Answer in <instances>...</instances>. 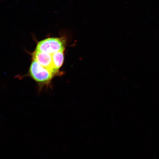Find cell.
I'll use <instances>...</instances> for the list:
<instances>
[{
	"instance_id": "277c9868",
	"label": "cell",
	"mask_w": 159,
	"mask_h": 159,
	"mask_svg": "<svg viewBox=\"0 0 159 159\" xmlns=\"http://www.w3.org/2000/svg\"><path fill=\"white\" fill-rule=\"evenodd\" d=\"M52 57L53 68L57 73L62 66L64 61V51H59L53 53L52 55Z\"/></svg>"
},
{
	"instance_id": "3957f363",
	"label": "cell",
	"mask_w": 159,
	"mask_h": 159,
	"mask_svg": "<svg viewBox=\"0 0 159 159\" xmlns=\"http://www.w3.org/2000/svg\"><path fill=\"white\" fill-rule=\"evenodd\" d=\"M33 60L50 70L54 75L56 74L53 69L52 55L35 50L32 53Z\"/></svg>"
},
{
	"instance_id": "7a4b0ae2",
	"label": "cell",
	"mask_w": 159,
	"mask_h": 159,
	"mask_svg": "<svg viewBox=\"0 0 159 159\" xmlns=\"http://www.w3.org/2000/svg\"><path fill=\"white\" fill-rule=\"evenodd\" d=\"M65 45V41L62 39L49 38L39 42L35 50L52 55L57 52L64 51Z\"/></svg>"
},
{
	"instance_id": "6da1fadb",
	"label": "cell",
	"mask_w": 159,
	"mask_h": 159,
	"mask_svg": "<svg viewBox=\"0 0 159 159\" xmlns=\"http://www.w3.org/2000/svg\"><path fill=\"white\" fill-rule=\"evenodd\" d=\"M28 75L41 87L48 85L55 75L49 69L33 60Z\"/></svg>"
}]
</instances>
